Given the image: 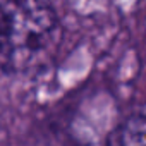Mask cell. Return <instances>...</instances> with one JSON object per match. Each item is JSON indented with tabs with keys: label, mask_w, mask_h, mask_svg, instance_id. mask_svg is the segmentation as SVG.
Returning a JSON list of instances; mask_svg holds the SVG:
<instances>
[{
	"label": "cell",
	"mask_w": 146,
	"mask_h": 146,
	"mask_svg": "<svg viewBox=\"0 0 146 146\" xmlns=\"http://www.w3.org/2000/svg\"><path fill=\"white\" fill-rule=\"evenodd\" d=\"M60 35L48 0H0V69L23 74L50 58Z\"/></svg>",
	"instance_id": "1"
},
{
	"label": "cell",
	"mask_w": 146,
	"mask_h": 146,
	"mask_svg": "<svg viewBox=\"0 0 146 146\" xmlns=\"http://www.w3.org/2000/svg\"><path fill=\"white\" fill-rule=\"evenodd\" d=\"M119 146H146V112L124 122L119 131Z\"/></svg>",
	"instance_id": "2"
}]
</instances>
